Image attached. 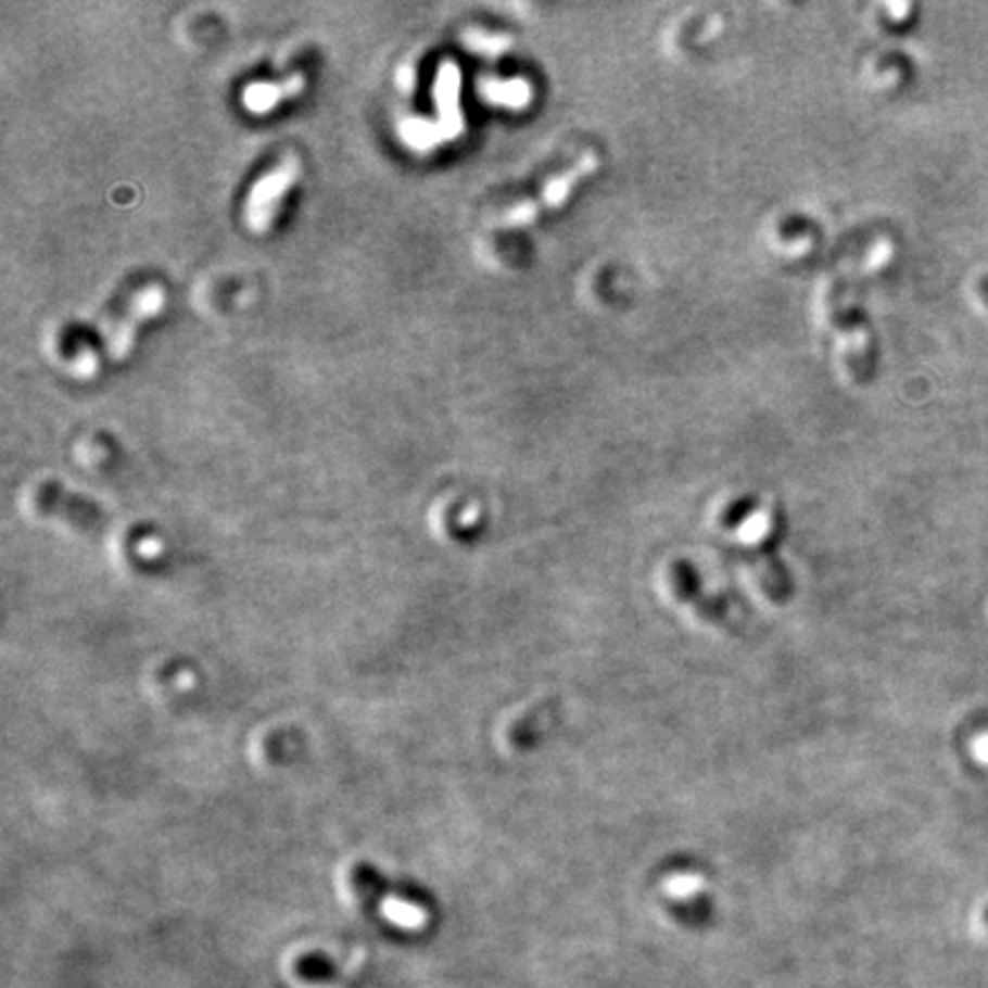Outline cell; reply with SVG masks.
I'll list each match as a JSON object with an SVG mask.
<instances>
[{
	"mask_svg": "<svg viewBox=\"0 0 988 988\" xmlns=\"http://www.w3.org/2000/svg\"><path fill=\"white\" fill-rule=\"evenodd\" d=\"M435 109L438 119L435 131L442 142L463 136V113H460V69L456 62H442L435 76Z\"/></svg>",
	"mask_w": 988,
	"mask_h": 988,
	"instance_id": "cell-4",
	"label": "cell"
},
{
	"mask_svg": "<svg viewBox=\"0 0 988 988\" xmlns=\"http://www.w3.org/2000/svg\"><path fill=\"white\" fill-rule=\"evenodd\" d=\"M597 156L595 154H586L579 159L570 169L561 172V175H558L556 179H552L543 192L535 200H527L518 206H512L508 211H504L502 216L497 218V225L499 227H524V225H531L535 218L541 216V213L549 211V208H556L558 204H561L570 192L572 188L577 186V181H582L586 177H591L593 172L597 169Z\"/></svg>",
	"mask_w": 988,
	"mask_h": 988,
	"instance_id": "cell-2",
	"label": "cell"
},
{
	"mask_svg": "<svg viewBox=\"0 0 988 988\" xmlns=\"http://www.w3.org/2000/svg\"><path fill=\"white\" fill-rule=\"evenodd\" d=\"M479 92L485 101L508 105V109H522L529 103L531 90L524 80H497V78H481Z\"/></svg>",
	"mask_w": 988,
	"mask_h": 988,
	"instance_id": "cell-7",
	"label": "cell"
},
{
	"mask_svg": "<svg viewBox=\"0 0 988 988\" xmlns=\"http://www.w3.org/2000/svg\"><path fill=\"white\" fill-rule=\"evenodd\" d=\"M39 504L47 512L62 515V518H67L69 522H74L80 529H99L103 524V515L99 508H94L92 504L78 502V499H67L64 497V492H60L58 487L41 492Z\"/></svg>",
	"mask_w": 988,
	"mask_h": 988,
	"instance_id": "cell-6",
	"label": "cell"
},
{
	"mask_svg": "<svg viewBox=\"0 0 988 988\" xmlns=\"http://www.w3.org/2000/svg\"><path fill=\"white\" fill-rule=\"evenodd\" d=\"M297 177H300L297 156L289 154L252 186L243 208L245 225L252 233H264L270 229L279 204H282L287 192L295 186Z\"/></svg>",
	"mask_w": 988,
	"mask_h": 988,
	"instance_id": "cell-1",
	"label": "cell"
},
{
	"mask_svg": "<svg viewBox=\"0 0 988 988\" xmlns=\"http://www.w3.org/2000/svg\"><path fill=\"white\" fill-rule=\"evenodd\" d=\"M403 80H405V88H403V90H405V92H410V90H413V80H415V74H413V69H407V67H405V69H401V74H398V83L403 85Z\"/></svg>",
	"mask_w": 988,
	"mask_h": 988,
	"instance_id": "cell-11",
	"label": "cell"
},
{
	"mask_svg": "<svg viewBox=\"0 0 988 988\" xmlns=\"http://www.w3.org/2000/svg\"><path fill=\"white\" fill-rule=\"evenodd\" d=\"M463 41L469 51L481 53L485 58H497L510 49V39L506 35H492V33L474 30V28L465 30Z\"/></svg>",
	"mask_w": 988,
	"mask_h": 988,
	"instance_id": "cell-9",
	"label": "cell"
},
{
	"mask_svg": "<svg viewBox=\"0 0 988 988\" xmlns=\"http://www.w3.org/2000/svg\"><path fill=\"white\" fill-rule=\"evenodd\" d=\"M401 138L405 140L407 147L415 149V152H431L433 147L442 144V140L435 131V124L428 119H419V117H410V119L401 122Z\"/></svg>",
	"mask_w": 988,
	"mask_h": 988,
	"instance_id": "cell-8",
	"label": "cell"
},
{
	"mask_svg": "<svg viewBox=\"0 0 988 988\" xmlns=\"http://www.w3.org/2000/svg\"><path fill=\"white\" fill-rule=\"evenodd\" d=\"M72 373L78 378H90L97 373V355L92 351H80L72 362Z\"/></svg>",
	"mask_w": 988,
	"mask_h": 988,
	"instance_id": "cell-10",
	"label": "cell"
},
{
	"mask_svg": "<svg viewBox=\"0 0 988 988\" xmlns=\"http://www.w3.org/2000/svg\"><path fill=\"white\" fill-rule=\"evenodd\" d=\"M305 88V78L293 74L279 83H252L243 92V105L254 115H266L284 99H293Z\"/></svg>",
	"mask_w": 988,
	"mask_h": 988,
	"instance_id": "cell-5",
	"label": "cell"
},
{
	"mask_svg": "<svg viewBox=\"0 0 988 988\" xmlns=\"http://www.w3.org/2000/svg\"><path fill=\"white\" fill-rule=\"evenodd\" d=\"M165 303V293L161 287L152 284L142 291H138L131 303L126 305L119 318H115L113 324L103 330V341H105V353L113 359H124L128 357L134 349V339L138 332V326L142 320L154 318Z\"/></svg>",
	"mask_w": 988,
	"mask_h": 988,
	"instance_id": "cell-3",
	"label": "cell"
}]
</instances>
